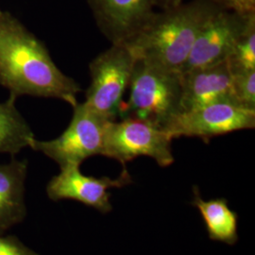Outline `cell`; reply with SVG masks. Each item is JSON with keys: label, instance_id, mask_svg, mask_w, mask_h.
I'll return each mask as SVG.
<instances>
[{"label": "cell", "instance_id": "obj_1", "mask_svg": "<svg viewBox=\"0 0 255 255\" xmlns=\"http://www.w3.org/2000/svg\"><path fill=\"white\" fill-rule=\"evenodd\" d=\"M0 85L22 96L58 99L72 107L81 85L56 65L46 45L18 18L0 9Z\"/></svg>", "mask_w": 255, "mask_h": 255}, {"label": "cell", "instance_id": "obj_2", "mask_svg": "<svg viewBox=\"0 0 255 255\" xmlns=\"http://www.w3.org/2000/svg\"><path fill=\"white\" fill-rule=\"evenodd\" d=\"M220 9L223 8L215 0H192L160 12L155 11L125 45L135 59L182 73L202 27Z\"/></svg>", "mask_w": 255, "mask_h": 255}, {"label": "cell", "instance_id": "obj_3", "mask_svg": "<svg viewBox=\"0 0 255 255\" xmlns=\"http://www.w3.org/2000/svg\"><path fill=\"white\" fill-rule=\"evenodd\" d=\"M119 119H143L164 127L182 111L181 73L136 59Z\"/></svg>", "mask_w": 255, "mask_h": 255}, {"label": "cell", "instance_id": "obj_4", "mask_svg": "<svg viewBox=\"0 0 255 255\" xmlns=\"http://www.w3.org/2000/svg\"><path fill=\"white\" fill-rule=\"evenodd\" d=\"M135 57L125 44H112L89 65L91 83L84 104L102 119H119L123 97L128 87Z\"/></svg>", "mask_w": 255, "mask_h": 255}, {"label": "cell", "instance_id": "obj_5", "mask_svg": "<svg viewBox=\"0 0 255 255\" xmlns=\"http://www.w3.org/2000/svg\"><path fill=\"white\" fill-rule=\"evenodd\" d=\"M172 140L163 128L146 120L128 118L110 121L102 155L117 160L124 167L140 156L149 157L166 167L174 162Z\"/></svg>", "mask_w": 255, "mask_h": 255}, {"label": "cell", "instance_id": "obj_6", "mask_svg": "<svg viewBox=\"0 0 255 255\" xmlns=\"http://www.w3.org/2000/svg\"><path fill=\"white\" fill-rule=\"evenodd\" d=\"M109 120L102 119L84 103L73 107V117L64 132L47 141L37 140L30 148L40 151L59 164L80 165L88 158L102 155L105 131Z\"/></svg>", "mask_w": 255, "mask_h": 255}, {"label": "cell", "instance_id": "obj_7", "mask_svg": "<svg viewBox=\"0 0 255 255\" xmlns=\"http://www.w3.org/2000/svg\"><path fill=\"white\" fill-rule=\"evenodd\" d=\"M255 127V110L231 102H218L180 112L163 128L174 138L199 137L204 142L211 138Z\"/></svg>", "mask_w": 255, "mask_h": 255}, {"label": "cell", "instance_id": "obj_8", "mask_svg": "<svg viewBox=\"0 0 255 255\" xmlns=\"http://www.w3.org/2000/svg\"><path fill=\"white\" fill-rule=\"evenodd\" d=\"M131 182L126 167L118 178L111 179L86 176L82 173L80 165H67L61 167L60 173L48 182L46 195L51 201L73 200L106 214L113 209L109 189L121 188Z\"/></svg>", "mask_w": 255, "mask_h": 255}, {"label": "cell", "instance_id": "obj_9", "mask_svg": "<svg viewBox=\"0 0 255 255\" xmlns=\"http://www.w3.org/2000/svg\"><path fill=\"white\" fill-rule=\"evenodd\" d=\"M251 15L242 16L225 9L213 14L197 37L182 73L226 62Z\"/></svg>", "mask_w": 255, "mask_h": 255}, {"label": "cell", "instance_id": "obj_10", "mask_svg": "<svg viewBox=\"0 0 255 255\" xmlns=\"http://www.w3.org/2000/svg\"><path fill=\"white\" fill-rule=\"evenodd\" d=\"M101 32L112 44H127L155 12V0H87Z\"/></svg>", "mask_w": 255, "mask_h": 255}, {"label": "cell", "instance_id": "obj_11", "mask_svg": "<svg viewBox=\"0 0 255 255\" xmlns=\"http://www.w3.org/2000/svg\"><path fill=\"white\" fill-rule=\"evenodd\" d=\"M181 80L182 111L218 102L235 103L227 62L183 72Z\"/></svg>", "mask_w": 255, "mask_h": 255}, {"label": "cell", "instance_id": "obj_12", "mask_svg": "<svg viewBox=\"0 0 255 255\" xmlns=\"http://www.w3.org/2000/svg\"><path fill=\"white\" fill-rule=\"evenodd\" d=\"M27 160L11 156L9 163L0 164V236L22 223L27 217Z\"/></svg>", "mask_w": 255, "mask_h": 255}, {"label": "cell", "instance_id": "obj_13", "mask_svg": "<svg viewBox=\"0 0 255 255\" xmlns=\"http://www.w3.org/2000/svg\"><path fill=\"white\" fill-rule=\"evenodd\" d=\"M193 191L192 205L200 211L210 239L235 245L238 240V215L230 209L227 200L220 198L204 201L197 186Z\"/></svg>", "mask_w": 255, "mask_h": 255}, {"label": "cell", "instance_id": "obj_14", "mask_svg": "<svg viewBox=\"0 0 255 255\" xmlns=\"http://www.w3.org/2000/svg\"><path fill=\"white\" fill-rule=\"evenodd\" d=\"M16 98L0 103V153L15 156L22 149L30 147L35 136L26 119L16 108Z\"/></svg>", "mask_w": 255, "mask_h": 255}, {"label": "cell", "instance_id": "obj_15", "mask_svg": "<svg viewBox=\"0 0 255 255\" xmlns=\"http://www.w3.org/2000/svg\"><path fill=\"white\" fill-rule=\"evenodd\" d=\"M226 62L232 72L255 70V13L248 19L246 27Z\"/></svg>", "mask_w": 255, "mask_h": 255}, {"label": "cell", "instance_id": "obj_16", "mask_svg": "<svg viewBox=\"0 0 255 255\" xmlns=\"http://www.w3.org/2000/svg\"><path fill=\"white\" fill-rule=\"evenodd\" d=\"M232 91L235 103L255 110V70L232 72Z\"/></svg>", "mask_w": 255, "mask_h": 255}, {"label": "cell", "instance_id": "obj_17", "mask_svg": "<svg viewBox=\"0 0 255 255\" xmlns=\"http://www.w3.org/2000/svg\"><path fill=\"white\" fill-rule=\"evenodd\" d=\"M0 255H40L26 246L18 237L0 236Z\"/></svg>", "mask_w": 255, "mask_h": 255}, {"label": "cell", "instance_id": "obj_18", "mask_svg": "<svg viewBox=\"0 0 255 255\" xmlns=\"http://www.w3.org/2000/svg\"><path fill=\"white\" fill-rule=\"evenodd\" d=\"M223 9L242 16L255 13V0H215Z\"/></svg>", "mask_w": 255, "mask_h": 255}, {"label": "cell", "instance_id": "obj_19", "mask_svg": "<svg viewBox=\"0 0 255 255\" xmlns=\"http://www.w3.org/2000/svg\"><path fill=\"white\" fill-rule=\"evenodd\" d=\"M183 3V0H155L156 7H159L160 9H170L177 7Z\"/></svg>", "mask_w": 255, "mask_h": 255}]
</instances>
